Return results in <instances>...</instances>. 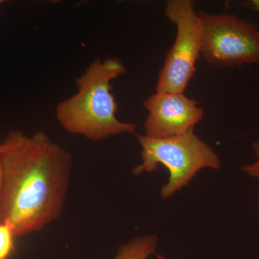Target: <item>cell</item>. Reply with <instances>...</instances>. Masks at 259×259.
I'll return each instance as SVG.
<instances>
[{"label":"cell","mask_w":259,"mask_h":259,"mask_svg":"<svg viewBox=\"0 0 259 259\" xmlns=\"http://www.w3.org/2000/svg\"><path fill=\"white\" fill-rule=\"evenodd\" d=\"M1 145L0 223L9 224L15 237L40 231L62 212L72 156L42 131H10Z\"/></svg>","instance_id":"cell-1"},{"label":"cell","mask_w":259,"mask_h":259,"mask_svg":"<svg viewBox=\"0 0 259 259\" xmlns=\"http://www.w3.org/2000/svg\"><path fill=\"white\" fill-rule=\"evenodd\" d=\"M126 72L120 59L97 58L75 79L76 93L56 105V120L66 132L92 142L134 134L136 124L117 118V102L112 93V81Z\"/></svg>","instance_id":"cell-2"},{"label":"cell","mask_w":259,"mask_h":259,"mask_svg":"<svg viewBox=\"0 0 259 259\" xmlns=\"http://www.w3.org/2000/svg\"><path fill=\"white\" fill-rule=\"evenodd\" d=\"M141 147V163L133 174L141 176L157 171L160 165L169 172L168 182L161 187L163 199L171 198L177 192L187 187L199 171L204 168L218 170L221 160L218 153L194 133L153 139L136 135Z\"/></svg>","instance_id":"cell-3"},{"label":"cell","mask_w":259,"mask_h":259,"mask_svg":"<svg viewBox=\"0 0 259 259\" xmlns=\"http://www.w3.org/2000/svg\"><path fill=\"white\" fill-rule=\"evenodd\" d=\"M164 14L176 25L177 35L158 73L156 92L183 94L201 57L202 20L192 0H168Z\"/></svg>","instance_id":"cell-4"},{"label":"cell","mask_w":259,"mask_h":259,"mask_svg":"<svg viewBox=\"0 0 259 259\" xmlns=\"http://www.w3.org/2000/svg\"><path fill=\"white\" fill-rule=\"evenodd\" d=\"M202 20L201 57L218 68L259 64V28L230 13L198 11Z\"/></svg>","instance_id":"cell-5"},{"label":"cell","mask_w":259,"mask_h":259,"mask_svg":"<svg viewBox=\"0 0 259 259\" xmlns=\"http://www.w3.org/2000/svg\"><path fill=\"white\" fill-rule=\"evenodd\" d=\"M148 111L144 136L163 139L186 134L194 129L204 117L198 102L185 93H156L144 102Z\"/></svg>","instance_id":"cell-6"},{"label":"cell","mask_w":259,"mask_h":259,"mask_svg":"<svg viewBox=\"0 0 259 259\" xmlns=\"http://www.w3.org/2000/svg\"><path fill=\"white\" fill-rule=\"evenodd\" d=\"M158 243V237L154 234L136 237L121 245L112 259H148L156 254Z\"/></svg>","instance_id":"cell-7"},{"label":"cell","mask_w":259,"mask_h":259,"mask_svg":"<svg viewBox=\"0 0 259 259\" xmlns=\"http://www.w3.org/2000/svg\"><path fill=\"white\" fill-rule=\"evenodd\" d=\"M13 228L8 223H0V259H8L14 251Z\"/></svg>","instance_id":"cell-8"},{"label":"cell","mask_w":259,"mask_h":259,"mask_svg":"<svg viewBox=\"0 0 259 259\" xmlns=\"http://www.w3.org/2000/svg\"><path fill=\"white\" fill-rule=\"evenodd\" d=\"M252 149L255 156V161L241 167V171L252 178L259 181V140L252 144Z\"/></svg>","instance_id":"cell-9"},{"label":"cell","mask_w":259,"mask_h":259,"mask_svg":"<svg viewBox=\"0 0 259 259\" xmlns=\"http://www.w3.org/2000/svg\"><path fill=\"white\" fill-rule=\"evenodd\" d=\"M245 5L250 9L259 13V0H250L248 3H245Z\"/></svg>","instance_id":"cell-10"},{"label":"cell","mask_w":259,"mask_h":259,"mask_svg":"<svg viewBox=\"0 0 259 259\" xmlns=\"http://www.w3.org/2000/svg\"><path fill=\"white\" fill-rule=\"evenodd\" d=\"M3 162H2V145L0 143V187H1L2 181H3Z\"/></svg>","instance_id":"cell-11"},{"label":"cell","mask_w":259,"mask_h":259,"mask_svg":"<svg viewBox=\"0 0 259 259\" xmlns=\"http://www.w3.org/2000/svg\"><path fill=\"white\" fill-rule=\"evenodd\" d=\"M156 259H167L166 257L163 256V255L161 254H156Z\"/></svg>","instance_id":"cell-12"},{"label":"cell","mask_w":259,"mask_h":259,"mask_svg":"<svg viewBox=\"0 0 259 259\" xmlns=\"http://www.w3.org/2000/svg\"><path fill=\"white\" fill-rule=\"evenodd\" d=\"M258 219H259V193L258 195Z\"/></svg>","instance_id":"cell-13"},{"label":"cell","mask_w":259,"mask_h":259,"mask_svg":"<svg viewBox=\"0 0 259 259\" xmlns=\"http://www.w3.org/2000/svg\"><path fill=\"white\" fill-rule=\"evenodd\" d=\"M3 3H4V1H3V0H0V5L3 4Z\"/></svg>","instance_id":"cell-14"}]
</instances>
